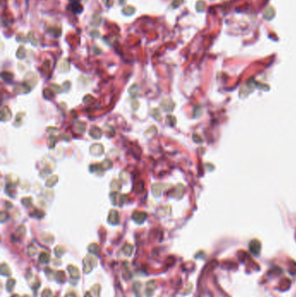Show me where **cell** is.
Returning a JSON list of instances; mask_svg holds the SVG:
<instances>
[{"label": "cell", "mask_w": 296, "mask_h": 297, "mask_svg": "<svg viewBox=\"0 0 296 297\" xmlns=\"http://www.w3.org/2000/svg\"><path fill=\"white\" fill-rule=\"evenodd\" d=\"M147 217V214L142 211H136L133 214V220L137 223H143Z\"/></svg>", "instance_id": "1"}, {"label": "cell", "mask_w": 296, "mask_h": 297, "mask_svg": "<svg viewBox=\"0 0 296 297\" xmlns=\"http://www.w3.org/2000/svg\"><path fill=\"white\" fill-rule=\"evenodd\" d=\"M48 260H49V257H48V255H47L46 253L41 254V255H40L39 257V261H42V263H47Z\"/></svg>", "instance_id": "11"}, {"label": "cell", "mask_w": 296, "mask_h": 297, "mask_svg": "<svg viewBox=\"0 0 296 297\" xmlns=\"http://www.w3.org/2000/svg\"><path fill=\"white\" fill-rule=\"evenodd\" d=\"M163 188V185L160 184V183H156V184H154L153 187H152V192H153L154 195H155V196H161Z\"/></svg>", "instance_id": "7"}, {"label": "cell", "mask_w": 296, "mask_h": 297, "mask_svg": "<svg viewBox=\"0 0 296 297\" xmlns=\"http://www.w3.org/2000/svg\"><path fill=\"white\" fill-rule=\"evenodd\" d=\"M44 96L46 98H52L53 97V93L50 89H46L44 90Z\"/></svg>", "instance_id": "10"}, {"label": "cell", "mask_w": 296, "mask_h": 297, "mask_svg": "<svg viewBox=\"0 0 296 297\" xmlns=\"http://www.w3.org/2000/svg\"><path fill=\"white\" fill-rule=\"evenodd\" d=\"M90 153L92 155H97L100 156L104 153V148L101 144H94L90 148Z\"/></svg>", "instance_id": "4"}, {"label": "cell", "mask_w": 296, "mask_h": 297, "mask_svg": "<svg viewBox=\"0 0 296 297\" xmlns=\"http://www.w3.org/2000/svg\"><path fill=\"white\" fill-rule=\"evenodd\" d=\"M10 118H11V112L9 108L7 107L3 108L1 110V119L3 121H6V120H10Z\"/></svg>", "instance_id": "5"}, {"label": "cell", "mask_w": 296, "mask_h": 297, "mask_svg": "<svg viewBox=\"0 0 296 297\" xmlns=\"http://www.w3.org/2000/svg\"><path fill=\"white\" fill-rule=\"evenodd\" d=\"M57 182V176H50V177L49 178V180L46 182V185H47V186H49V187H51V186H53Z\"/></svg>", "instance_id": "8"}, {"label": "cell", "mask_w": 296, "mask_h": 297, "mask_svg": "<svg viewBox=\"0 0 296 297\" xmlns=\"http://www.w3.org/2000/svg\"><path fill=\"white\" fill-rule=\"evenodd\" d=\"M5 216H8V214L5 213V212H2V213H1V217H2L1 221H2V222H4V221H5Z\"/></svg>", "instance_id": "12"}, {"label": "cell", "mask_w": 296, "mask_h": 297, "mask_svg": "<svg viewBox=\"0 0 296 297\" xmlns=\"http://www.w3.org/2000/svg\"><path fill=\"white\" fill-rule=\"evenodd\" d=\"M89 135L94 139L100 138L101 137V135H102V131H101V129H99L98 127H93V128H91L90 130H89Z\"/></svg>", "instance_id": "6"}, {"label": "cell", "mask_w": 296, "mask_h": 297, "mask_svg": "<svg viewBox=\"0 0 296 297\" xmlns=\"http://www.w3.org/2000/svg\"><path fill=\"white\" fill-rule=\"evenodd\" d=\"M174 106L175 104L170 99H163V101L162 102V108L165 111H172Z\"/></svg>", "instance_id": "2"}, {"label": "cell", "mask_w": 296, "mask_h": 297, "mask_svg": "<svg viewBox=\"0 0 296 297\" xmlns=\"http://www.w3.org/2000/svg\"><path fill=\"white\" fill-rule=\"evenodd\" d=\"M151 113H152V116H154V117L156 119H157V120H161L162 119V116L160 115V112H159V110L157 109H154L151 111Z\"/></svg>", "instance_id": "9"}, {"label": "cell", "mask_w": 296, "mask_h": 297, "mask_svg": "<svg viewBox=\"0 0 296 297\" xmlns=\"http://www.w3.org/2000/svg\"><path fill=\"white\" fill-rule=\"evenodd\" d=\"M109 223L111 224H116L119 223V214L116 210L112 209L110 210L109 215Z\"/></svg>", "instance_id": "3"}]
</instances>
